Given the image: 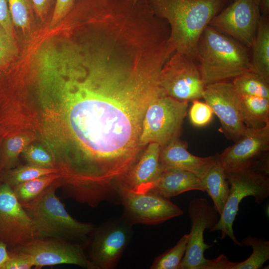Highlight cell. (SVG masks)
Returning a JSON list of instances; mask_svg holds the SVG:
<instances>
[{"mask_svg":"<svg viewBox=\"0 0 269 269\" xmlns=\"http://www.w3.org/2000/svg\"><path fill=\"white\" fill-rule=\"evenodd\" d=\"M163 63L137 40L107 29L42 41L28 78L34 106L22 111L65 184L79 193H118L144 148L139 145L149 105L163 96Z\"/></svg>","mask_w":269,"mask_h":269,"instance_id":"1","label":"cell"},{"mask_svg":"<svg viewBox=\"0 0 269 269\" xmlns=\"http://www.w3.org/2000/svg\"><path fill=\"white\" fill-rule=\"evenodd\" d=\"M154 14L170 28L169 42L174 52L197 58L200 37L227 0H147Z\"/></svg>","mask_w":269,"mask_h":269,"instance_id":"2","label":"cell"},{"mask_svg":"<svg viewBox=\"0 0 269 269\" xmlns=\"http://www.w3.org/2000/svg\"><path fill=\"white\" fill-rule=\"evenodd\" d=\"M61 185V178L56 179L32 201L22 204L30 218L35 238H52L75 243H85L96 226L74 218L56 196Z\"/></svg>","mask_w":269,"mask_h":269,"instance_id":"3","label":"cell"},{"mask_svg":"<svg viewBox=\"0 0 269 269\" xmlns=\"http://www.w3.org/2000/svg\"><path fill=\"white\" fill-rule=\"evenodd\" d=\"M197 58L205 86L234 79L252 70L246 47L210 25L205 28L199 40Z\"/></svg>","mask_w":269,"mask_h":269,"instance_id":"4","label":"cell"},{"mask_svg":"<svg viewBox=\"0 0 269 269\" xmlns=\"http://www.w3.org/2000/svg\"><path fill=\"white\" fill-rule=\"evenodd\" d=\"M226 176L229 196L218 222L209 231H221L222 240L229 237L241 247L234 233L233 223L245 197L253 196L257 203L261 204L269 196V155L244 168L226 172Z\"/></svg>","mask_w":269,"mask_h":269,"instance_id":"5","label":"cell"},{"mask_svg":"<svg viewBox=\"0 0 269 269\" xmlns=\"http://www.w3.org/2000/svg\"><path fill=\"white\" fill-rule=\"evenodd\" d=\"M188 107V102L166 96L154 99L148 106L144 115L139 145L144 148L148 143L155 142L162 148L179 138Z\"/></svg>","mask_w":269,"mask_h":269,"instance_id":"6","label":"cell"},{"mask_svg":"<svg viewBox=\"0 0 269 269\" xmlns=\"http://www.w3.org/2000/svg\"><path fill=\"white\" fill-rule=\"evenodd\" d=\"M132 227L121 216L96 226L87 246V256L94 269L116 268L133 237Z\"/></svg>","mask_w":269,"mask_h":269,"instance_id":"7","label":"cell"},{"mask_svg":"<svg viewBox=\"0 0 269 269\" xmlns=\"http://www.w3.org/2000/svg\"><path fill=\"white\" fill-rule=\"evenodd\" d=\"M159 84L164 96L188 103L202 98L205 87L193 58L177 51L163 66Z\"/></svg>","mask_w":269,"mask_h":269,"instance_id":"8","label":"cell"},{"mask_svg":"<svg viewBox=\"0 0 269 269\" xmlns=\"http://www.w3.org/2000/svg\"><path fill=\"white\" fill-rule=\"evenodd\" d=\"M120 199L123 206L121 217L133 226L157 225L184 213L170 198L150 191L139 193L123 187Z\"/></svg>","mask_w":269,"mask_h":269,"instance_id":"9","label":"cell"},{"mask_svg":"<svg viewBox=\"0 0 269 269\" xmlns=\"http://www.w3.org/2000/svg\"><path fill=\"white\" fill-rule=\"evenodd\" d=\"M88 242L80 243L52 238H35L12 249L28 255L35 269L67 264L94 269L85 252Z\"/></svg>","mask_w":269,"mask_h":269,"instance_id":"10","label":"cell"},{"mask_svg":"<svg viewBox=\"0 0 269 269\" xmlns=\"http://www.w3.org/2000/svg\"><path fill=\"white\" fill-rule=\"evenodd\" d=\"M202 98L220 121L219 131L234 142L239 140L247 128L242 118V96L232 82L226 81L206 86Z\"/></svg>","mask_w":269,"mask_h":269,"instance_id":"11","label":"cell"},{"mask_svg":"<svg viewBox=\"0 0 269 269\" xmlns=\"http://www.w3.org/2000/svg\"><path fill=\"white\" fill-rule=\"evenodd\" d=\"M261 16L257 0H234L215 15L208 25L250 48Z\"/></svg>","mask_w":269,"mask_h":269,"instance_id":"12","label":"cell"},{"mask_svg":"<svg viewBox=\"0 0 269 269\" xmlns=\"http://www.w3.org/2000/svg\"><path fill=\"white\" fill-rule=\"evenodd\" d=\"M188 213L191 230L188 234L186 250L179 269H203L208 260L204 257V252L211 247L204 242V233L216 224L220 215L214 206L203 198L190 201Z\"/></svg>","mask_w":269,"mask_h":269,"instance_id":"13","label":"cell"},{"mask_svg":"<svg viewBox=\"0 0 269 269\" xmlns=\"http://www.w3.org/2000/svg\"><path fill=\"white\" fill-rule=\"evenodd\" d=\"M35 238L32 222L12 188L0 183V240L8 250Z\"/></svg>","mask_w":269,"mask_h":269,"instance_id":"14","label":"cell"},{"mask_svg":"<svg viewBox=\"0 0 269 269\" xmlns=\"http://www.w3.org/2000/svg\"><path fill=\"white\" fill-rule=\"evenodd\" d=\"M269 125L260 130L247 129L244 135L219 154L229 172L249 166L269 155Z\"/></svg>","mask_w":269,"mask_h":269,"instance_id":"15","label":"cell"},{"mask_svg":"<svg viewBox=\"0 0 269 269\" xmlns=\"http://www.w3.org/2000/svg\"><path fill=\"white\" fill-rule=\"evenodd\" d=\"M217 156V154L205 157L195 156L188 151L187 142L179 137L161 148L159 164L161 171L183 170L192 172L202 179Z\"/></svg>","mask_w":269,"mask_h":269,"instance_id":"16","label":"cell"},{"mask_svg":"<svg viewBox=\"0 0 269 269\" xmlns=\"http://www.w3.org/2000/svg\"><path fill=\"white\" fill-rule=\"evenodd\" d=\"M161 148L155 142L146 145L127 176L123 187L139 193L148 189L161 172L159 164Z\"/></svg>","mask_w":269,"mask_h":269,"instance_id":"17","label":"cell"},{"mask_svg":"<svg viewBox=\"0 0 269 269\" xmlns=\"http://www.w3.org/2000/svg\"><path fill=\"white\" fill-rule=\"evenodd\" d=\"M192 190L205 192L200 178L188 171L169 169L162 171L157 180L146 192H152L170 198Z\"/></svg>","mask_w":269,"mask_h":269,"instance_id":"18","label":"cell"},{"mask_svg":"<svg viewBox=\"0 0 269 269\" xmlns=\"http://www.w3.org/2000/svg\"><path fill=\"white\" fill-rule=\"evenodd\" d=\"M201 180L205 192L212 199L214 206L220 216L229 196L230 186L219 154Z\"/></svg>","mask_w":269,"mask_h":269,"instance_id":"19","label":"cell"},{"mask_svg":"<svg viewBox=\"0 0 269 269\" xmlns=\"http://www.w3.org/2000/svg\"><path fill=\"white\" fill-rule=\"evenodd\" d=\"M262 15L252 47V71L269 82V23Z\"/></svg>","mask_w":269,"mask_h":269,"instance_id":"20","label":"cell"},{"mask_svg":"<svg viewBox=\"0 0 269 269\" xmlns=\"http://www.w3.org/2000/svg\"><path fill=\"white\" fill-rule=\"evenodd\" d=\"M242 120L249 129L260 130L269 125V99L242 96Z\"/></svg>","mask_w":269,"mask_h":269,"instance_id":"21","label":"cell"},{"mask_svg":"<svg viewBox=\"0 0 269 269\" xmlns=\"http://www.w3.org/2000/svg\"><path fill=\"white\" fill-rule=\"evenodd\" d=\"M1 138L0 144V171L16 167L19 155L34 138L30 134L20 133Z\"/></svg>","mask_w":269,"mask_h":269,"instance_id":"22","label":"cell"},{"mask_svg":"<svg viewBox=\"0 0 269 269\" xmlns=\"http://www.w3.org/2000/svg\"><path fill=\"white\" fill-rule=\"evenodd\" d=\"M241 247L250 246L253 252L246 260L234 262L232 269H259L269 259V241L250 235L240 242Z\"/></svg>","mask_w":269,"mask_h":269,"instance_id":"23","label":"cell"},{"mask_svg":"<svg viewBox=\"0 0 269 269\" xmlns=\"http://www.w3.org/2000/svg\"><path fill=\"white\" fill-rule=\"evenodd\" d=\"M60 173L56 168L42 167L27 164L0 172V183H5L11 188L28 180L51 173Z\"/></svg>","mask_w":269,"mask_h":269,"instance_id":"24","label":"cell"},{"mask_svg":"<svg viewBox=\"0 0 269 269\" xmlns=\"http://www.w3.org/2000/svg\"><path fill=\"white\" fill-rule=\"evenodd\" d=\"M61 177L60 173L47 174L18 184L12 189L18 201L24 204L36 198L54 181Z\"/></svg>","mask_w":269,"mask_h":269,"instance_id":"25","label":"cell"},{"mask_svg":"<svg viewBox=\"0 0 269 269\" xmlns=\"http://www.w3.org/2000/svg\"><path fill=\"white\" fill-rule=\"evenodd\" d=\"M232 83L241 95L269 99V82L252 70L234 78Z\"/></svg>","mask_w":269,"mask_h":269,"instance_id":"26","label":"cell"},{"mask_svg":"<svg viewBox=\"0 0 269 269\" xmlns=\"http://www.w3.org/2000/svg\"><path fill=\"white\" fill-rule=\"evenodd\" d=\"M14 26L24 33L31 30L34 17V9L31 0H7Z\"/></svg>","mask_w":269,"mask_h":269,"instance_id":"27","label":"cell"},{"mask_svg":"<svg viewBox=\"0 0 269 269\" xmlns=\"http://www.w3.org/2000/svg\"><path fill=\"white\" fill-rule=\"evenodd\" d=\"M188 239V234L184 235L174 247L156 257L149 269H179L186 250Z\"/></svg>","mask_w":269,"mask_h":269,"instance_id":"28","label":"cell"},{"mask_svg":"<svg viewBox=\"0 0 269 269\" xmlns=\"http://www.w3.org/2000/svg\"><path fill=\"white\" fill-rule=\"evenodd\" d=\"M18 54L15 38L10 36L0 25V71L12 64Z\"/></svg>","mask_w":269,"mask_h":269,"instance_id":"29","label":"cell"},{"mask_svg":"<svg viewBox=\"0 0 269 269\" xmlns=\"http://www.w3.org/2000/svg\"><path fill=\"white\" fill-rule=\"evenodd\" d=\"M22 154L27 164L45 168H56L53 158L46 148L40 144H29Z\"/></svg>","mask_w":269,"mask_h":269,"instance_id":"30","label":"cell"},{"mask_svg":"<svg viewBox=\"0 0 269 269\" xmlns=\"http://www.w3.org/2000/svg\"><path fill=\"white\" fill-rule=\"evenodd\" d=\"M189 111V119L193 125L197 127L206 126L211 121L214 113L206 103L194 100Z\"/></svg>","mask_w":269,"mask_h":269,"instance_id":"31","label":"cell"},{"mask_svg":"<svg viewBox=\"0 0 269 269\" xmlns=\"http://www.w3.org/2000/svg\"><path fill=\"white\" fill-rule=\"evenodd\" d=\"M9 257L1 269H30L34 267L31 258L14 249L8 250Z\"/></svg>","mask_w":269,"mask_h":269,"instance_id":"32","label":"cell"},{"mask_svg":"<svg viewBox=\"0 0 269 269\" xmlns=\"http://www.w3.org/2000/svg\"><path fill=\"white\" fill-rule=\"evenodd\" d=\"M77 0H55L49 26L55 27L66 17Z\"/></svg>","mask_w":269,"mask_h":269,"instance_id":"33","label":"cell"},{"mask_svg":"<svg viewBox=\"0 0 269 269\" xmlns=\"http://www.w3.org/2000/svg\"><path fill=\"white\" fill-rule=\"evenodd\" d=\"M0 25L11 36L15 38L7 0H0Z\"/></svg>","mask_w":269,"mask_h":269,"instance_id":"34","label":"cell"},{"mask_svg":"<svg viewBox=\"0 0 269 269\" xmlns=\"http://www.w3.org/2000/svg\"><path fill=\"white\" fill-rule=\"evenodd\" d=\"M36 17L43 21L48 16L55 0H31Z\"/></svg>","mask_w":269,"mask_h":269,"instance_id":"35","label":"cell"},{"mask_svg":"<svg viewBox=\"0 0 269 269\" xmlns=\"http://www.w3.org/2000/svg\"><path fill=\"white\" fill-rule=\"evenodd\" d=\"M233 262L230 261L226 256L221 255L217 258L208 259L203 269H232Z\"/></svg>","mask_w":269,"mask_h":269,"instance_id":"36","label":"cell"},{"mask_svg":"<svg viewBox=\"0 0 269 269\" xmlns=\"http://www.w3.org/2000/svg\"><path fill=\"white\" fill-rule=\"evenodd\" d=\"M9 257L8 248L7 245L0 240V269L7 262Z\"/></svg>","mask_w":269,"mask_h":269,"instance_id":"37","label":"cell"},{"mask_svg":"<svg viewBox=\"0 0 269 269\" xmlns=\"http://www.w3.org/2000/svg\"><path fill=\"white\" fill-rule=\"evenodd\" d=\"M262 15L267 16L269 13V0H257Z\"/></svg>","mask_w":269,"mask_h":269,"instance_id":"38","label":"cell"},{"mask_svg":"<svg viewBox=\"0 0 269 269\" xmlns=\"http://www.w3.org/2000/svg\"><path fill=\"white\" fill-rule=\"evenodd\" d=\"M1 139H2V138L0 137V142H1Z\"/></svg>","mask_w":269,"mask_h":269,"instance_id":"39","label":"cell"}]
</instances>
